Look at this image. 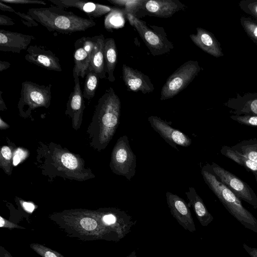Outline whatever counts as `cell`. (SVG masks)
Masks as SVG:
<instances>
[{
	"label": "cell",
	"instance_id": "obj_1",
	"mask_svg": "<svg viewBox=\"0 0 257 257\" xmlns=\"http://www.w3.org/2000/svg\"><path fill=\"white\" fill-rule=\"evenodd\" d=\"M27 14L50 32L70 34L85 31L96 25L92 19L82 18L57 6L30 9Z\"/></svg>",
	"mask_w": 257,
	"mask_h": 257
},
{
	"label": "cell",
	"instance_id": "obj_30",
	"mask_svg": "<svg viewBox=\"0 0 257 257\" xmlns=\"http://www.w3.org/2000/svg\"><path fill=\"white\" fill-rule=\"evenodd\" d=\"M61 161L67 168L73 170L77 168L78 162L76 157L69 153H65L61 156Z\"/></svg>",
	"mask_w": 257,
	"mask_h": 257
},
{
	"label": "cell",
	"instance_id": "obj_16",
	"mask_svg": "<svg viewBox=\"0 0 257 257\" xmlns=\"http://www.w3.org/2000/svg\"><path fill=\"white\" fill-rule=\"evenodd\" d=\"M35 39L33 36L1 29L0 51L20 53L22 50L27 49Z\"/></svg>",
	"mask_w": 257,
	"mask_h": 257
},
{
	"label": "cell",
	"instance_id": "obj_8",
	"mask_svg": "<svg viewBox=\"0 0 257 257\" xmlns=\"http://www.w3.org/2000/svg\"><path fill=\"white\" fill-rule=\"evenodd\" d=\"M111 168L119 175L131 180L136 174V156L133 153L127 137L124 135L117 141L112 154Z\"/></svg>",
	"mask_w": 257,
	"mask_h": 257
},
{
	"label": "cell",
	"instance_id": "obj_39",
	"mask_svg": "<svg viewBox=\"0 0 257 257\" xmlns=\"http://www.w3.org/2000/svg\"><path fill=\"white\" fill-rule=\"evenodd\" d=\"M23 206L24 208L29 212H32L35 209V206L31 203L23 202Z\"/></svg>",
	"mask_w": 257,
	"mask_h": 257
},
{
	"label": "cell",
	"instance_id": "obj_22",
	"mask_svg": "<svg viewBox=\"0 0 257 257\" xmlns=\"http://www.w3.org/2000/svg\"><path fill=\"white\" fill-rule=\"evenodd\" d=\"M222 155L244 167L248 171L252 172L255 176L257 184V163L239 155L230 147L224 146L220 150Z\"/></svg>",
	"mask_w": 257,
	"mask_h": 257
},
{
	"label": "cell",
	"instance_id": "obj_34",
	"mask_svg": "<svg viewBox=\"0 0 257 257\" xmlns=\"http://www.w3.org/2000/svg\"><path fill=\"white\" fill-rule=\"evenodd\" d=\"M25 156V152L22 149H19L15 152L14 156L13 164L15 166L17 165L19 162L23 159Z\"/></svg>",
	"mask_w": 257,
	"mask_h": 257
},
{
	"label": "cell",
	"instance_id": "obj_32",
	"mask_svg": "<svg viewBox=\"0 0 257 257\" xmlns=\"http://www.w3.org/2000/svg\"><path fill=\"white\" fill-rule=\"evenodd\" d=\"M0 227L2 228H8L10 229L13 228L25 229V228L22 226L6 220L2 216H0Z\"/></svg>",
	"mask_w": 257,
	"mask_h": 257
},
{
	"label": "cell",
	"instance_id": "obj_28",
	"mask_svg": "<svg viewBox=\"0 0 257 257\" xmlns=\"http://www.w3.org/2000/svg\"><path fill=\"white\" fill-rule=\"evenodd\" d=\"M239 6L243 12L257 20V0H242Z\"/></svg>",
	"mask_w": 257,
	"mask_h": 257
},
{
	"label": "cell",
	"instance_id": "obj_33",
	"mask_svg": "<svg viewBox=\"0 0 257 257\" xmlns=\"http://www.w3.org/2000/svg\"><path fill=\"white\" fill-rule=\"evenodd\" d=\"M16 14L18 15L20 17H21L22 20H25L30 23H31L33 27H36L38 26V24L37 22H36L34 19L30 16L28 14L22 13L19 12H15Z\"/></svg>",
	"mask_w": 257,
	"mask_h": 257
},
{
	"label": "cell",
	"instance_id": "obj_6",
	"mask_svg": "<svg viewBox=\"0 0 257 257\" xmlns=\"http://www.w3.org/2000/svg\"><path fill=\"white\" fill-rule=\"evenodd\" d=\"M120 106L119 98L111 87L98 100L97 110L105 130L106 141L113 135L119 124Z\"/></svg>",
	"mask_w": 257,
	"mask_h": 257
},
{
	"label": "cell",
	"instance_id": "obj_12",
	"mask_svg": "<svg viewBox=\"0 0 257 257\" xmlns=\"http://www.w3.org/2000/svg\"><path fill=\"white\" fill-rule=\"evenodd\" d=\"M148 120L152 127L173 148L177 149L176 145L188 147L191 144V140L187 135L172 127L160 117L152 115Z\"/></svg>",
	"mask_w": 257,
	"mask_h": 257
},
{
	"label": "cell",
	"instance_id": "obj_3",
	"mask_svg": "<svg viewBox=\"0 0 257 257\" xmlns=\"http://www.w3.org/2000/svg\"><path fill=\"white\" fill-rule=\"evenodd\" d=\"M69 235L83 240L105 239L119 241L118 234L106 223L102 215L99 218L85 216L76 221L58 223Z\"/></svg>",
	"mask_w": 257,
	"mask_h": 257
},
{
	"label": "cell",
	"instance_id": "obj_9",
	"mask_svg": "<svg viewBox=\"0 0 257 257\" xmlns=\"http://www.w3.org/2000/svg\"><path fill=\"white\" fill-rule=\"evenodd\" d=\"M51 84L45 85L29 81L23 82L19 102L20 108L27 106L29 108H33L48 106L51 98Z\"/></svg>",
	"mask_w": 257,
	"mask_h": 257
},
{
	"label": "cell",
	"instance_id": "obj_18",
	"mask_svg": "<svg viewBox=\"0 0 257 257\" xmlns=\"http://www.w3.org/2000/svg\"><path fill=\"white\" fill-rule=\"evenodd\" d=\"M196 34L189 37L198 47L208 54L219 58L224 55L221 44L211 32L200 27L196 28Z\"/></svg>",
	"mask_w": 257,
	"mask_h": 257
},
{
	"label": "cell",
	"instance_id": "obj_13",
	"mask_svg": "<svg viewBox=\"0 0 257 257\" xmlns=\"http://www.w3.org/2000/svg\"><path fill=\"white\" fill-rule=\"evenodd\" d=\"M167 204L173 217L185 230L190 232L196 231L192 214L185 200L176 194L170 192L166 194Z\"/></svg>",
	"mask_w": 257,
	"mask_h": 257
},
{
	"label": "cell",
	"instance_id": "obj_15",
	"mask_svg": "<svg viewBox=\"0 0 257 257\" xmlns=\"http://www.w3.org/2000/svg\"><path fill=\"white\" fill-rule=\"evenodd\" d=\"M122 79L128 91H141L143 94L152 92L154 86L149 77L141 71L123 64Z\"/></svg>",
	"mask_w": 257,
	"mask_h": 257
},
{
	"label": "cell",
	"instance_id": "obj_35",
	"mask_svg": "<svg viewBox=\"0 0 257 257\" xmlns=\"http://www.w3.org/2000/svg\"><path fill=\"white\" fill-rule=\"evenodd\" d=\"M15 24L14 21L9 17L3 15H0L1 26H12Z\"/></svg>",
	"mask_w": 257,
	"mask_h": 257
},
{
	"label": "cell",
	"instance_id": "obj_17",
	"mask_svg": "<svg viewBox=\"0 0 257 257\" xmlns=\"http://www.w3.org/2000/svg\"><path fill=\"white\" fill-rule=\"evenodd\" d=\"M57 7L64 8H76L85 13L90 19L107 14L113 7L99 4L80 0H50Z\"/></svg>",
	"mask_w": 257,
	"mask_h": 257
},
{
	"label": "cell",
	"instance_id": "obj_10",
	"mask_svg": "<svg viewBox=\"0 0 257 257\" xmlns=\"http://www.w3.org/2000/svg\"><path fill=\"white\" fill-rule=\"evenodd\" d=\"M95 43V36L82 37L74 43L73 54L74 66L73 76L85 77L90 65Z\"/></svg>",
	"mask_w": 257,
	"mask_h": 257
},
{
	"label": "cell",
	"instance_id": "obj_2",
	"mask_svg": "<svg viewBox=\"0 0 257 257\" xmlns=\"http://www.w3.org/2000/svg\"><path fill=\"white\" fill-rule=\"evenodd\" d=\"M201 174L205 183L224 207L245 228L257 233V219L242 204L241 199L205 167Z\"/></svg>",
	"mask_w": 257,
	"mask_h": 257
},
{
	"label": "cell",
	"instance_id": "obj_42",
	"mask_svg": "<svg viewBox=\"0 0 257 257\" xmlns=\"http://www.w3.org/2000/svg\"><path fill=\"white\" fill-rule=\"evenodd\" d=\"M2 93L3 92L0 90V108L1 110H3L7 108L4 101L2 98Z\"/></svg>",
	"mask_w": 257,
	"mask_h": 257
},
{
	"label": "cell",
	"instance_id": "obj_11",
	"mask_svg": "<svg viewBox=\"0 0 257 257\" xmlns=\"http://www.w3.org/2000/svg\"><path fill=\"white\" fill-rule=\"evenodd\" d=\"M185 6L178 0H142L135 17L139 18L143 12L145 15L169 18L183 10Z\"/></svg>",
	"mask_w": 257,
	"mask_h": 257
},
{
	"label": "cell",
	"instance_id": "obj_31",
	"mask_svg": "<svg viewBox=\"0 0 257 257\" xmlns=\"http://www.w3.org/2000/svg\"><path fill=\"white\" fill-rule=\"evenodd\" d=\"M0 2L10 4H37L46 5L45 2L38 0H1Z\"/></svg>",
	"mask_w": 257,
	"mask_h": 257
},
{
	"label": "cell",
	"instance_id": "obj_19",
	"mask_svg": "<svg viewBox=\"0 0 257 257\" xmlns=\"http://www.w3.org/2000/svg\"><path fill=\"white\" fill-rule=\"evenodd\" d=\"M189 202L188 206H191L196 217L203 226H207L213 220V217L208 211L202 198L192 187H189V191L185 192Z\"/></svg>",
	"mask_w": 257,
	"mask_h": 257
},
{
	"label": "cell",
	"instance_id": "obj_20",
	"mask_svg": "<svg viewBox=\"0 0 257 257\" xmlns=\"http://www.w3.org/2000/svg\"><path fill=\"white\" fill-rule=\"evenodd\" d=\"M95 46L91 56L88 71H94L99 78L103 79L106 78L104 53L105 38L102 34L95 36Z\"/></svg>",
	"mask_w": 257,
	"mask_h": 257
},
{
	"label": "cell",
	"instance_id": "obj_38",
	"mask_svg": "<svg viewBox=\"0 0 257 257\" xmlns=\"http://www.w3.org/2000/svg\"><path fill=\"white\" fill-rule=\"evenodd\" d=\"M0 10L3 11H8L14 13L16 12L12 7L1 2H0Z\"/></svg>",
	"mask_w": 257,
	"mask_h": 257
},
{
	"label": "cell",
	"instance_id": "obj_25",
	"mask_svg": "<svg viewBox=\"0 0 257 257\" xmlns=\"http://www.w3.org/2000/svg\"><path fill=\"white\" fill-rule=\"evenodd\" d=\"M85 78L83 95L84 98L90 99L95 95L99 77L94 71H91L87 72Z\"/></svg>",
	"mask_w": 257,
	"mask_h": 257
},
{
	"label": "cell",
	"instance_id": "obj_37",
	"mask_svg": "<svg viewBox=\"0 0 257 257\" xmlns=\"http://www.w3.org/2000/svg\"><path fill=\"white\" fill-rule=\"evenodd\" d=\"M1 154L3 157L6 160H10L12 158V152L8 147H3L1 150Z\"/></svg>",
	"mask_w": 257,
	"mask_h": 257
},
{
	"label": "cell",
	"instance_id": "obj_23",
	"mask_svg": "<svg viewBox=\"0 0 257 257\" xmlns=\"http://www.w3.org/2000/svg\"><path fill=\"white\" fill-rule=\"evenodd\" d=\"M231 148L239 155L257 163V139L244 140Z\"/></svg>",
	"mask_w": 257,
	"mask_h": 257
},
{
	"label": "cell",
	"instance_id": "obj_36",
	"mask_svg": "<svg viewBox=\"0 0 257 257\" xmlns=\"http://www.w3.org/2000/svg\"><path fill=\"white\" fill-rule=\"evenodd\" d=\"M243 247L250 257H257V248L250 247L243 243Z\"/></svg>",
	"mask_w": 257,
	"mask_h": 257
},
{
	"label": "cell",
	"instance_id": "obj_21",
	"mask_svg": "<svg viewBox=\"0 0 257 257\" xmlns=\"http://www.w3.org/2000/svg\"><path fill=\"white\" fill-rule=\"evenodd\" d=\"M104 53L105 72L108 74L107 79L111 82L115 79L113 72L117 62V51L114 39L106 38L104 42Z\"/></svg>",
	"mask_w": 257,
	"mask_h": 257
},
{
	"label": "cell",
	"instance_id": "obj_14",
	"mask_svg": "<svg viewBox=\"0 0 257 257\" xmlns=\"http://www.w3.org/2000/svg\"><path fill=\"white\" fill-rule=\"evenodd\" d=\"M27 52L25 58L28 62L49 70L62 71L58 57L44 47L30 45L27 49Z\"/></svg>",
	"mask_w": 257,
	"mask_h": 257
},
{
	"label": "cell",
	"instance_id": "obj_43",
	"mask_svg": "<svg viewBox=\"0 0 257 257\" xmlns=\"http://www.w3.org/2000/svg\"><path fill=\"white\" fill-rule=\"evenodd\" d=\"M126 257H137L135 250L132 251Z\"/></svg>",
	"mask_w": 257,
	"mask_h": 257
},
{
	"label": "cell",
	"instance_id": "obj_41",
	"mask_svg": "<svg viewBox=\"0 0 257 257\" xmlns=\"http://www.w3.org/2000/svg\"><path fill=\"white\" fill-rule=\"evenodd\" d=\"M0 257H13L11 253L4 247L0 246Z\"/></svg>",
	"mask_w": 257,
	"mask_h": 257
},
{
	"label": "cell",
	"instance_id": "obj_26",
	"mask_svg": "<svg viewBox=\"0 0 257 257\" xmlns=\"http://www.w3.org/2000/svg\"><path fill=\"white\" fill-rule=\"evenodd\" d=\"M240 22L247 36L257 46V20L249 17L242 16Z\"/></svg>",
	"mask_w": 257,
	"mask_h": 257
},
{
	"label": "cell",
	"instance_id": "obj_7",
	"mask_svg": "<svg viewBox=\"0 0 257 257\" xmlns=\"http://www.w3.org/2000/svg\"><path fill=\"white\" fill-rule=\"evenodd\" d=\"M208 166V170L240 199L257 209V195L246 182L214 162Z\"/></svg>",
	"mask_w": 257,
	"mask_h": 257
},
{
	"label": "cell",
	"instance_id": "obj_4",
	"mask_svg": "<svg viewBox=\"0 0 257 257\" xmlns=\"http://www.w3.org/2000/svg\"><path fill=\"white\" fill-rule=\"evenodd\" d=\"M130 24L133 26L154 56L169 52L174 48L173 43L169 40L163 27L149 25L130 13H125Z\"/></svg>",
	"mask_w": 257,
	"mask_h": 257
},
{
	"label": "cell",
	"instance_id": "obj_5",
	"mask_svg": "<svg viewBox=\"0 0 257 257\" xmlns=\"http://www.w3.org/2000/svg\"><path fill=\"white\" fill-rule=\"evenodd\" d=\"M201 69L196 60H189L181 65L167 79L161 91V100L174 97L193 80Z\"/></svg>",
	"mask_w": 257,
	"mask_h": 257
},
{
	"label": "cell",
	"instance_id": "obj_27",
	"mask_svg": "<svg viewBox=\"0 0 257 257\" xmlns=\"http://www.w3.org/2000/svg\"><path fill=\"white\" fill-rule=\"evenodd\" d=\"M30 246L42 257H65L57 251L41 244L32 243L30 244Z\"/></svg>",
	"mask_w": 257,
	"mask_h": 257
},
{
	"label": "cell",
	"instance_id": "obj_29",
	"mask_svg": "<svg viewBox=\"0 0 257 257\" xmlns=\"http://www.w3.org/2000/svg\"><path fill=\"white\" fill-rule=\"evenodd\" d=\"M230 118L237 122L252 127H257V115L233 114Z\"/></svg>",
	"mask_w": 257,
	"mask_h": 257
},
{
	"label": "cell",
	"instance_id": "obj_24",
	"mask_svg": "<svg viewBox=\"0 0 257 257\" xmlns=\"http://www.w3.org/2000/svg\"><path fill=\"white\" fill-rule=\"evenodd\" d=\"M124 11L123 9L113 7L105 17L104 25L105 29L112 32L113 29L122 28L124 24Z\"/></svg>",
	"mask_w": 257,
	"mask_h": 257
},
{
	"label": "cell",
	"instance_id": "obj_40",
	"mask_svg": "<svg viewBox=\"0 0 257 257\" xmlns=\"http://www.w3.org/2000/svg\"><path fill=\"white\" fill-rule=\"evenodd\" d=\"M11 66V63L8 61H0V72H2L8 69Z\"/></svg>",
	"mask_w": 257,
	"mask_h": 257
}]
</instances>
